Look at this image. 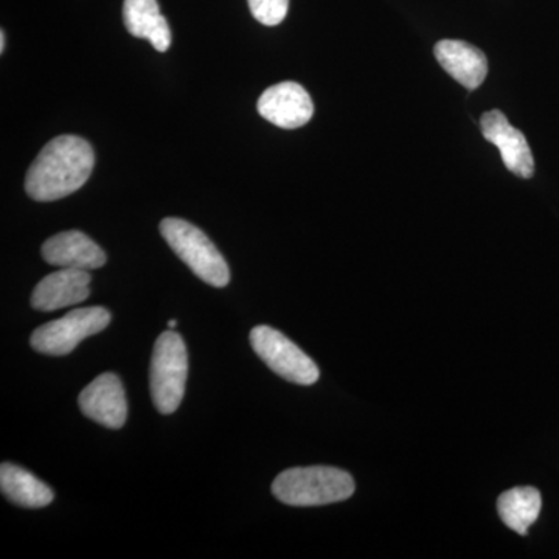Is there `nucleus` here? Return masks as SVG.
Masks as SVG:
<instances>
[{
	"instance_id": "6",
	"label": "nucleus",
	"mask_w": 559,
	"mask_h": 559,
	"mask_svg": "<svg viewBox=\"0 0 559 559\" xmlns=\"http://www.w3.org/2000/svg\"><path fill=\"white\" fill-rule=\"evenodd\" d=\"M109 322L110 312L106 308H79L64 318L36 329L32 334L31 345L43 355L66 356L79 347L81 341L106 330Z\"/></svg>"
},
{
	"instance_id": "18",
	"label": "nucleus",
	"mask_w": 559,
	"mask_h": 559,
	"mask_svg": "<svg viewBox=\"0 0 559 559\" xmlns=\"http://www.w3.org/2000/svg\"><path fill=\"white\" fill-rule=\"evenodd\" d=\"M176 325H178V322H176V320H170V322H168V326H170V329H176Z\"/></svg>"
},
{
	"instance_id": "2",
	"label": "nucleus",
	"mask_w": 559,
	"mask_h": 559,
	"mask_svg": "<svg viewBox=\"0 0 559 559\" xmlns=\"http://www.w3.org/2000/svg\"><path fill=\"white\" fill-rule=\"evenodd\" d=\"M355 480L333 466L290 468L278 474L272 495L290 507H322L352 498Z\"/></svg>"
},
{
	"instance_id": "1",
	"label": "nucleus",
	"mask_w": 559,
	"mask_h": 559,
	"mask_svg": "<svg viewBox=\"0 0 559 559\" xmlns=\"http://www.w3.org/2000/svg\"><path fill=\"white\" fill-rule=\"evenodd\" d=\"M94 164V150L87 140L76 135L51 139L28 168L25 191L33 201L62 200L87 182Z\"/></svg>"
},
{
	"instance_id": "8",
	"label": "nucleus",
	"mask_w": 559,
	"mask_h": 559,
	"mask_svg": "<svg viewBox=\"0 0 559 559\" xmlns=\"http://www.w3.org/2000/svg\"><path fill=\"white\" fill-rule=\"evenodd\" d=\"M80 411L92 421L109 429L123 428L128 417L127 395L119 377L103 373L79 396Z\"/></svg>"
},
{
	"instance_id": "4",
	"label": "nucleus",
	"mask_w": 559,
	"mask_h": 559,
	"mask_svg": "<svg viewBox=\"0 0 559 559\" xmlns=\"http://www.w3.org/2000/svg\"><path fill=\"white\" fill-rule=\"evenodd\" d=\"M189 377V355L182 337L175 331L162 333L151 358L150 389L154 406L162 415L178 411Z\"/></svg>"
},
{
	"instance_id": "15",
	"label": "nucleus",
	"mask_w": 559,
	"mask_h": 559,
	"mask_svg": "<svg viewBox=\"0 0 559 559\" xmlns=\"http://www.w3.org/2000/svg\"><path fill=\"white\" fill-rule=\"evenodd\" d=\"M540 507V492L532 487L509 489L498 500L500 520L522 536L527 535L528 528L538 520Z\"/></svg>"
},
{
	"instance_id": "9",
	"label": "nucleus",
	"mask_w": 559,
	"mask_h": 559,
	"mask_svg": "<svg viewBox=\"0 0 559 559\" xmlns=\"http://www.w3.org/2000/svg\"><path fill=\"white\" fill-rule=\"evenodd\" d=\"M481 132L492 145L498 146L503 164L522 179H530L535 173V160L527 139L500 110H488L481 116Z\"/></svg>"
},
{
	"instance_id": "5",
	"label": "nucleus",
	"mask_w": 559,
	"mask_h": 559,
	"mask_svg": "<svg viewBox=\"0 0 559 559\" xmlns=\"http://www.w3.org/2000/svg\"><path fill=\"white\" fill-rule=\"evenodd\" d=\"M250 345L259 358L283 380L299 385L318 382V364L280 331L266 325L255 326L250 331Z\"/></svg>"
},
{
	"instance_id": "7",
	"label": "nucleus",
	"mask_w": 559,
	"mask_h": 559,
	"mask_svg": "<svg viewBox=\"0 0 559 559\" xmlns=\"http://www.w3.org/2000/svg\"><path fill=\"white\" fill-rule=\"evenodd\" d=\"M260 116L283 130H297L312 119L314 105L304 86L283 81L261 94L257 105Z\"/></svg>"
},
{
	"instance_id": "16",
	"label": "nucleus",
	"mask_w": 559,
	"mask_h": 559,
	"mask_svg": "<svg viewBox=\"0 0 559 559\" xmlns=\"http://www.w3.org/2000/svg\"><path fill=\"white\" fill-rule=\"evenodd\" d=\"M250 13L267 27H275L285 21L289 0H248Z\"/></svg>"
},
{
	"instance_id": "12",
	"label": "nucleus",
	"mask_w": 559,
	"mask_h": 559,
	"mask_svg": "<svg viewBox=\"0 0 559 559\" xmlns=\"http://www.w3.org/2000/svg\"><path fill=\"white\" fill-rule=\"evenodd\" d=\"M437 61L452 79L457 80L466 90L474 91L488 75V60L484 51L465 40L443 39L437 43Z\"/></svg>"
},
{
	"instance_id": "3",
	"label": "nucleus",
	"mask_w": 559,
	"mask_h": 559,
	"mask_svg": "<svg viewBox=\"0 0 559 559\" xmlns=\"http://www.w3.org/2000/svg\"><path fill=\"white\" fill-rule=\"evenodd\" d=\"M159 227L173 252L198 278L215 288L229 285V264L204 231L180 218H165Z\"/></svg>"
},
{
	"instance_id": "13",
	"label": "nucleus",
	"mask_w": 559,
	"mask_h": 559,
	"mask_svg": "<svg viewBox=\"0 0 559 559\" xmlns=\"http://www.w3.org/2000/svg\"><path fill=\"white\" fill-rule=\"evenodd\" d=\"M123 22L132 36L148 39L160 53L170 49V25L160 13L157 0H124Z\"/></svg>"
},
{
	"instance_id": "14",
	"label": "nucleus",
	"mask_w": 559,
	"mask_h": 559,
	"mask_svg": "<svg viewBox=\"0 0 559 559\" xmlns=\"http://www.w3.org/2000/svg\"><path fill=\"white\" fill-rule=\"evenodd\" d=\"M0 489L10 502L24 509H44L55 498L50 487L13 463L0 466Z\"/></svg>"
},
{
	"instance_id": "10",
	"label": "nucleus",
	"mask_w": 559,
	"mask_h": 559,
	"mask_svg": "<svg viewBox=\"0 0 559 559\" xmlns=\"http://www.w3.org/2000/svg\"><path fill=\"white\" fill-rule=\"evenodd\" d=\"M91 282L90 271L61 267L36 285L32 294V307L50 312L79 305L90 297Z\"/></svg>"
},
{
	"instance_id": "11",
	"label": "nucleus",
	"mask_w": 559,
	"mask_h": 559,
	"mask_svg": "<svg viewBox=\"0 0 559 559\" xmlns=\"http://www.w3.org/2000/svg\"><path fill=\"white\" fill-rule=\"evenodd\" d=\"M51 266L94 271L106 264L105 250L80 230L61 231L49 238L40 249Z\"/></svg>"
},
{
	"instance_id": "17",
	"label": "nucleus",
	"mask_w": 559,
	"mask_h": 559,
	"mask_svg": "<svg viewBox=\"0 0 559 559\" xmlns=\"http://www.w3.org/2000/svg\"><path fill=\"white\" fill-rule=\"evenodd\" d=\"M0 51H5V32H0Z\"/></svg>"
}]
</instances>
